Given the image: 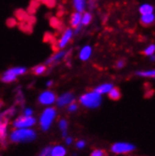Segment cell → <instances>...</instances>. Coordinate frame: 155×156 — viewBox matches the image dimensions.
Returning <instances> with one entry per match:
<instances>
[{"instance_id": "7a4b0ae2", "label": "cell", "mask_w": 155, "mask_h": 156, "mask_svg": "<svg viewBox=\"0 0 155 156\" xmlns=\"http://www.w3.org/2000/svg\"><path fill=\"white\" fill-rule=\"evenodd\" d=\"M80 103L87 108H96L102 103V96L95 91L88 92L80 97Z\"/></svg>"}, {"instance_id": "44dd1931", "label": "cell", "mask_w": 155, "mask_h": 156, "mask_svg": "<svg viewBox=\"0 0 155 156\" xmlns=\"http://www.w3.org/2000/svg\"><path fill=\"white\" fill-rule=\"evenodd\" d=\"M46 71V65H39V66H36L34 69H33V73L35 74H41L43 73L44 72Z\"/></svg>"}, {"instance_id": "ac0fdd59", "label": "cell", "mask_w": 155, "mask_h": 156, "mask_svg": "<svg viewBox=\"0 0 155 156\" xmlns=\"http://www.w3.org/2000/svg\"><path fill=\"white\" fill-rule=\"evenodd\" d=\"M8 71L9 73H12V74H14L15 76H18V75H22V74L26 73V69L25 68V67H16V68H12Z\"/></svg>"}, {"instance_id": "5bb4252c", "label": "cell", "mask_w": 155, "mask_h": 156, "mask_svg": "<svg viewBox=\"0 0 155 156\" xmlns=\"http://www.w3.org/2000/svg\"><path fill=\"white\" fill-rule=\"evenodd\" d=\"M65 55H66V52H64V51H61V52H58L57 54L53 55L51 58H49L47 59V61L45 62V65H51L55 62H58V61L61 60L65 57Z\"/></svg>"}, {"instance_id": "52a82bcc", "label": "cell", "mask_w": 155, "mask_h": 156, "mask_svg": "<svg viewBox=\"0 0 155 156\" xmlns=\"http://www.w3.org/2000/svg\"><path fill=\"white\" fill-rule=\"evenodd\" d=\"M74 101V96L72 95V93L67 92L64 93L61 96H59L57 100V104L59 107H63L65 105H71L72 102Z\"/></svg>"}, {"instance_id": "6da1fadb", "label": "cell", "mask_w": 155, "mask_h": 156, "mask_svg": "<svg viewBox=\"0 0 155 156\" xmlns=\"http://www.w3.org/2000/svg\"><path fill=\"white\" fill-rule=\"evenodd\" d=\"M36 133L28 128H20L15 130L10 135V139L13 142H26L36 138Z\"/></svg>"}, {"instance_id": "30bf717a", "label": "cell", "mask_w": 155, "mask_h": 156, "mask_svg": "<svg viewBox=\"0 0 155 156\" xmlns=\"http://www.w3.org/2000/svg\"><path fill=\"white\" fill-rule=\"evenodd\" d=\"M91 54H92V48H91V46L86 45V46H84L81 49V51L79 53V58H80L81 60L86 61V60H87L88 58L91 57Z\"/></svg>"}, {"instance_id": "1f68e13d", "label": "cell", "mask_w": 155, "mask_h": 156, "mask_svg": "<svg viewBox=\"0 0 155 156\" xmlns=\"http://www.w3.org/2000/svg\"><path fill=\"white\" fill-rule=\"evenodd\" d=\"M46 85H47V87H51L53 85V81H48Z\"/></svg>"}, {"instance_id": "83f0119b", "label": "cell", "mask_w": 155, "mask_h": 156, "mask_svg": "<svg viewBox=\"0 0 155 156\" xmlns=\"http://www.w3.org/2000/svg\"><path fill=\"white\" fill-rule=\"evenodd\" d=\"M85 145H86V143H85V141H83V140H80V141H78V142L76 143L77 148H79V149L84 148V147H85Z\"/></svg>"}, {"instance_id": "7402d4cb", "label": "cell", "mask_w": 155, "mask_h": 156, "mask_svg": "<svg viewBox=\"0 0 155 156\" xmlns=\"http://www.w3.org/2000/svg\"><path fill=\"white\" fill-rule=\"evenodd\" d=\"M136 74L139 75V76H143V77H154L155 72H154V70H151V71H143V72H137Z\"/></svg>"}, {"instance_id": "e0dca14e", "label": "cell", "mask_w": 155, "mask_h": 156, "mask_svg": "<svg viewBox=\"0 0 155 156\" xmlns=\"http://www.w3.org/2000/svg\"><path fill=\"white\" fill-rule=\"evenodd\" d=\"M16 77L17 76H15L14 74H12V73H9V71H7V72H5V73L3 74V76H2V81L3 82H5V83H9V82H12V81H14L15 79H16Z\"/></svg>"}, {"instance_id": "f1b7e54d", "label": "cell", "mask_w": 155, "mask_h": 156, "mask_svg": "<svg viewBox=\"0 0 155 156\" xmlns=\"http://www.w3.org/2000/svg\"><path fill=\"white\" fill-rule=\"evenodd\" d=\"M32 113H33V111H32V109H30V108H26V109L25 110V116H26V117H31V116H32Z\"/></svg>"}, {"instance_id": "ba28073f", "label": "cell", "mask_w": 155, "mask_h": 156, "mask_svg": "<svg viewBox=\"0 0 155 156\" xmlns=\"http://www.w3.org/2000/svg\"><path fill=\"white\" fill-rule=\"evenodd\" d=\"M73 36V31L71 29V28H68V29H66L65 31H64V33L62 34V36H61V38H60V40L58 41V46L60 48V49H62V48H64L67 44L69 43V41H71V39H72V37Z\"/></svg>"}, {"instance_id": "7c38bea8", "label": "cell", "mask_w": 155, "mask_h": 156, "mask_svg": "<svg viewBox=\"0 0 155 156\" xmlns=\"http://www.w3.org/2000/svg\"><path fill=\"white\" fill-rule=\"evenodd\" d=\"M81 19H82V13L77 12L72 13V17H71V26L73 28H76L79 26H82L81 25Z\"/></svg>"}, {"instance_id": "9c48e42d", "label": "cell", "mask_w": 155, "mask_h": 156, "mask_svg": "<svg viewBox=\"0 0 155 156\" xmlns=\"http://www.w3.org/2000/svg\"><path fill=\"white\" fill-rule=\"evenodd\" d=\"M155 21V15L154 13H150V14H145V15H141L140 18V23L144 27H149L152 25Z\"/></svg>"}, {"instance_id": "277c9868", "label": "cell", "mask_w": 155, "mask_h": 156, "mask_svg": "<svg viewBox=\"0 0 155 156\" xmlns=\"http://www.w3.org/2000/svg\"><path fill=\"white\" fill-rule=\"evenodd\" d=\"M36 123V119L35 118L31 117H20L18 118L14 122L13 125L14 127L20 129V128H29L31 126H33Z\"/></svg>"}, {"instance_id": "ffe728a7", "label": "cell", "mask_w": 155, "mask_h": 156, "mask_svg": "<svg viewBox=\"0 0 155 156\" xmlns=\"http://www.w3.org/2000/svg\"><path fill=\"white\" fill-rule=\"evenodd\" d=\"M108 94H109V97L112 100H118L120 98V92L118 90V88L114 87L111 88V90L108 92Z\"/></svg>"}, {"instance_id": "5b68a950", "label": "cell", "mask_w": 155, "mask_h": 156, "mask_svg": "<svg viewBox=\"0 0 155 156\" xmlns=\"http://www.w3.org/2000/svg\"><path fill=\"white\" fill-rule=\"evenodd\" d=\"M135 148L136 147L132 144L118 142V143H115L112 146V151L115 153H126L134 151Z\"/></svg>"}, {"instance_id": "8992f818", "label": "cell", "mask_w": 155, "mask_h": 156, "mask_svg": "<svg viewBox=\"0 0 155 156\" xmlns=\"http://www.w3.org/2000/svg\"><path fill=\"white\" fill-rule=\"evenodd\" d=\"M39 101L42 105H52L53 103H55V101H56V95H55L54 92L49 91V90L44 91L40 95Z\"/></svg>"}, {"instance_id": "9a60e30c", "label": "cell", "mask_w": 155, "mask_h": 156, "mask_svg": "<svg viewBox=\"0 0 155 156\" xmlns=\"http://www.w3.org/2000/svg\"><path fill=\"white\" fill-rule=\"evenodd\" d=\"M153 10H154L153 6L152 5H150V4H143L139 8V12L141 13V15L153 13Z\"/></svg>"}, {"instance_id": "2e32d148", "label": "cell", "mask_w": 155, "mask_h": 156, "mask_svg": "<svg viewBox=\"0 0 155 156\" xmlns=\"http://www.w3.org/2000/svg\"><path fill=\"white\" fill-rule=\"evenodd\" d=\"M66 150L62 146H56L51 149V156H65Z\"/></svg>"}, {"instance_id": "8fae6325", "label": "cell", "mask_w": 155, "mask_h": 156, "mask_svg": "<svg viewBox=\"0 0 155 156\" xmlns=\"http://www.w3.org/2000/svg\"><path fill=\"white\" fill-rule=\"evenodd\" d=\"M73 8L77 12L83 13L86 8V0H72Z\"/></svg>"}, {"instance_id": "4316f807", "label": "cell", "mask_w": 155, "mask_h": 156, "mask_svg": "<svg viewBox=\"0 0 155 156\" xmlns=\"http://www.w3.org/2000/svg\"><path fill=\"white\" fill-rule=\"evenodd\" d=\"M124 65H125V61L124 60H118L117 62V68L121 69V68H123Z\"/></svg>"}, {"instance_id": "cb8c5ba5", "label": "cell", "mask_w": 155, "mask_h": 156, "mask_svg": "<svg viewBox=\"0 0 155 156\" xmlns=\"http://www.w3.org/2000/svg\"><path fill=\"white\" fill-rule=\"evenodd\" d=\"M39 156H51V148L47 147L45 149H43Z\"/></svg>"}, {"instance_id": "3957f363", "label": "cell", "mask_w": 155, "mask_h": 156, "mask_svg": "<svg viewBox=\"0 0 155 156\" xmlns=\"http://www.w3.org/2000/svg\"><path fill=\"white\" fill-rule=\"evenodd\" d=\"M56 115H57L56 109L52 107L46 108L43 111V113L41 114L40 119V123L43 131H47L50 128L52 121L56 118Z\"/></svg>"}, {"instance_id": "4fadbf2b", "label": "cell", "mask_w": 155, "mask_h": 156, "mask_svg": "<svg viewBox=\"0 0 155 156\" xmlns=\"http://www.w3.org/2000/svg\"><path fill=\"white\" fill-rule=\"evenodd\" d=\"M113 87V85L110 84V83H105V84H103V85H100L99 87H97L95 88V92H97L98 94L102 95V94H104V93H108L110 90H111V88Z\"/></svg>"}, {"instance_id": "484cf974", "label": "cell", "mask_w": 155, "mask_h": 156, "mask_svg": "<svg viewBox=\"0 0 155 156\" xmlns=\"http://www.w3.org/2000/svg\"><path fill=\"white\" fill-rule=\"evenodd\" d=\"M90 156H105V153L102 150H95L92 151Z\"/></svg>"}, {"instance_id": "d4e9b609", "label": "cell", "mask_w": 155, "mask_h": 156, "mask_svg": "<svg viewBox=\"0 0 155 156\" xmlns=\"http://www.w3.org/2000/svg\"><path fill=\"white\" fill-rule=\"evenodd\" d=\"M59 128L62 130V131H66L68 128V123H67V121H66L65 119H61L59 121Z\"/></svg>"}, {"instance_id": "d6986e66", "label": "cell", "mask_w": 155, "mask_h": 156, "mask_svg": "<svg viewBox=\"0 0 155 156\" xmlns=\"http://www.w3.org/2000/svg\"><path fill=\"white\" fill-rule=\"evenodd\" d=\"M92 20V16L90 12H85L82 15V19H81V25L82 26H87L90 25V23Z\"/></svg>"}, {"instance_id": "f546056e", "label": "cell", "mask_w": 155, "mask_h": 156, "mask_svg": "<svg viewBox=\"0 0 155 156\" xmlns=\"http://www.w3.org/2000/svg\"><path fill=\"white\" fill-rule=\"evenodd\" d=\"M77 109V105L75 104H71L69 106V111L70 112H74V111Z\"/></svg>"}, {"instance_id": "603a6c76", "label": "cell", "mask_w": 155, "mask_h": 156, "mask_svg": "<svg viewBox=\"0 0 155 156\" xmlns=\"http://www.w3.org/2000/svg\"><path fill=\"white\" fill-rule=\"evenodd\" d=\"M154 52H155V46H154V44H150V46H148L145 50H144V55L150 57V55H154Z\"/></svg>"}, {"instance_id": "4dcf8cb0", "label": "cell", "mask_w": 155, "mask_h": 156, "mask_svg": "<svg viewBox=\"0 0 155 156\" xmlns=\"http://www.w3.org/2000/svg\"><path fill=\"white\" fill-rule=\"evenodd\" d=\"M72 139L71 137H67V138H66V143L70 145V144L72 143Z\"/></svg>"}]
</instances>
